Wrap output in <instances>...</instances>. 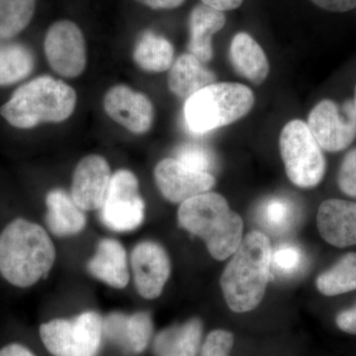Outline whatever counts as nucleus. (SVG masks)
Returning a JSON list of instances; mask_svg holds the SVG:
<instances>
[{
    "mask_svg": "<svg viewBox=\"0 0 356 356\" xmlns=\"http://www.w3.org/2000/svg\"><path fill=\"white\" fill-rule=\"evenodd\" d=\"M56 248L46 229L28 220H13L0 233V274L16 287L46 277L55 264Z\"/></svg>",
    "mask_w": 356,
    "mask_h": 356,
    "instance_id": "f257e3e1",
    "label": "nucleus"
},
{
    "mask_svg": "<svg viewBox=\"0 0 356 356\" xmlns=\"http://www.w3.org/2000/svg\"><path fill=\"white\" fill-rule=\"evenodd\" d=\"M270 242L261 232H252L234 252L221 278L225 299L232 311L257 308L266 293L271 266Z\"/></svg>",
    "mask_w": 356,
    "mask_h": 356,
    "instance_id": "f03ea898",
    "label": "nucleus"
},
{
    "mask_svg": "<svg viewBox=\"0 0 356 356\" xmlns=\"http://www.w3.org/2000/svg\"><path fill=\"white\" fill-rule=\"evenodd\" d=\"M177 216L180 226L202 238L218 261L228 259L242 243V218L220 194L207 192L184 201Z\"/></svg>",
    "mask_w": 356,
    "mask_h": 356,
    "instance_id": "7ed1b4c3",
    "label": "nucleus"
},
{
    "mask_svg": "<svg viewBox=\"0 0 356 356\" xmlns=\"http://www.w3.org/2000/svg\"><path fill=\"white\" fill-rule=\"evenodd\" d=\"M76 93L69 84L43 76L14 91L10 99L2 105L0 115L11 126L32 129L42 123H60L74 113Z\"/></svg>",
    "mask_w": 356,
    "mask_h": 356,
    "instance_id": "20e7f679",
    "label": "nucleus"
},
{
    "mask_svg": "<svg viewBox=\"0 0 356 356\" xmlns=\"http://www.w3.org/2000/svg\"><path fill=\"white\" fill-rule=\"evenodd\" d=\"M254 102L252 89L243 84L215 83L186 100L185 121L192 132L208 133L242 119Z\"/></svg>",
    "mask_w": 356,
    "mask_h": 356,
    "instance_id": "39448f33",
    "label": "nucleus"
},
{
    "mask_svg": "<svg viewBox=\"0 0 356 356\" xmlns=\"http://www.w3.org/2000/svg\"><path fill=\"white\" fill-rule=\"evenodd\" d=\"M39 336L51 356H99L105 341L103 317L90 310L53 318L40 325Z\"/></svg>",
    "mask_w": 356,
    "mask_h": 356,
    "instance_id": "423d86ee",
    "label": "nucleus"
},
{
    "mask_svg": "<svg viewBox=\"0 0 356 356\" xmlns=\"http://www.w3.org/2000/svg\"><path fill=\"white\" fill-rule=\"evenodd\" d=\"M281 158L292 184L302 188L317 186L324 178L325 159L322 149L305 122H288L280 133Z\"/></svg>",
    "mask_w": 356,
    "mask_h": 356,
    "instance_id": "0eeeda50",
    "label": "nucleus"
},
{
    "mask_svg": "<svg viewBox=\"0 0 356 356\" xmlns=\"http://www.w3.org/2000/svg\"><path fill=\"white\" fill-rule=\"evenodd\" d=\"M145 208L137 177L128 170L115 172L99 209L103 224L118 233L134 231L144 222Z\"/></svg>",
    "mask_w": 356,
    "mask_h": 356,
    "instance_id": "6e6552de",
    "label": "nucleus"
},
{
    "mask_svg": "<svg viewBox=\"0 0 356 356\" xmlns=\"http://www.w3.org/2000/svg\"><path fill=\"white\" fill-rule=\"evenodd\" d=\"M308 125L321 149L330 153L343 151L356 138V118L353 102L343 109L332 100H322L311 110Z\"/></svg>",
    "mask_w": 356,
    "mask_h": 356,
    "instance_id": "1a4fd4ad",
    "label": "nucleus"
},
{
    "mask_svg": "<svg viewBox=\"0 0 356 356\" xmlns=\"http://www.w3.org/2000/svg\"><path fill=\"white\" fill-rule=\"evenodd\" d=\"M44 50L49 65L60 76L72 79L81 76L86 69L83 34L72 21H58L49 28Z\"/></svg>",
    "mask_w": 356,
    "mask_h": 356,
    "instance_id": "9d476101",
    "label": "nucleus"
},
{
    "mask_svg": "<svg viewBox=\"0 0 356 356\" xmlns=\"http://www.w3.org/2000/svg\"><path fill=\"white\" fill-rule=\"evenodd\" d=\"M105 341L127 356H138L153 343L154 325L151 314L146 311L133 314L112 312L103 317Z\"/></svg>",
    "mask_w": 356,
    "mask_h": 356,
    "instance_id": "9b49d317",
    "label": "nucleus"
},
{
    "mask_svg": "<svg viewBox=\"0 0 356 356\" xmlns=\"http://www.w3.org/2000/svg\"><path fill=\"white\" fill-rule=\"evenodd\" d=\"M130 262L138 293L145 299L158 298L172 271L165 248L153 241L140 242L133 248Z\"/></svg>",
    "mask_w": 356,
    "mask_h": 356,
    "instance_id": "f8f14e48",
    "label": "nucleus"
},
{
    "mask_svg": "<svg viewBox=\"0 0 356 356\" xmlns=\"http://www.w3.org/2000/svg\"><path fill=\"white\" fill-rule=\"evenodd\" d=\"M154 180L161 195L172 203H184L207 193L216 184L211 173L192 170L173 158L159 161L154 168Z\"/></svg>",
    "mask_w": 356,
    "mask_h": 356,
    "instance_id": "ddd939ff",
    "label": "nucleus"
},
{
    "mask_svg": "<svg viewBox=\"0 0 356 356\" xmlns=\"http://www.w3.org/2000/svg\"><path fill=\"white\" fill-rule=\"evenodd\" d=\"M103 106L112 120L137 135L147 133L153 125L154 111L151 100L127 86L110 88Z\"/></svg>",
    "mask_w": 356,
    "mask_h": 356,
    "instance_id": "4468645a",
    "label": "nucleus"
},
{
    "mask_svg": "<svg viewBox=\"0 0 356 356\" xmlns=\"http://www.w3.org/2000/svg\"><path fill=\"white\" fill-rule=\"evenodd\" d=\"M112 175L109 163L103 156H84L74 172L72 198L83 211L99 210L106 198Z\"/></svg>",
    "mask_w": 356,
    "mask_h": 356,
    "instance_id": "2eb2a0df",
    "label": "nucleus"
},
{
    "mask_svg": "<svg viewBox=\"0 0 356 356\" xmlns=\"http://www.w3.org/2000/svg\"><path fill=\"white\" fill-rule=\"evenodd\" d=\"M318 229L325 242L337 248L356 245V203L329 199L321 204Z\"/></svg>",
    "mask_w": 356,
    "mask_h": 356,
    "instance_id": "dca6fc26",
    "label": "nucleus"
},
{
    "mask_svg": "<svg viewBox=\"0 0 356 356\" xmlns=\"http://www.w3.org/2000/svg\"><path fill=\"white\" fill-rule=\"evenodd\" d=\"M88 273L114 289L127 287L130 269L127 252L119 241L103 238L88 262Z\"/></svg>",
    "mask_w": 356,
    "mask_h": 356,
    "instance_id": "f3484780",
    "label": "nucleus"
},
{
    "mask_svg": "<svg viewBox=\"0 0 356 356\" xmlns=\"http://www.w3.org/2000/svg\"><path fill=\"white\" fill-rule=\"evenodd\" d=\"M226 25V15L205 4H197L189 16L188 50L203 64L213 58L212 37Z\"/></svg>",
    "mask_w": 356,
    "mask_h": 356,
    "instance_id": "a211bd4d",
    "label": "nucleus"
},
{
    "mask_svg": "<svg viewBox=\"0 0 356 356\" xmlns=\"http://www.w3.org/2000/svg\"><path fill=\"white\" fill-rule=\"evenodd\" d=\"M202 339V321L192 318L184 324L161 330L154 337L152 346L156 356H197Z\"/></svg>",
    "mask_w": 356,
    "mask_h": 356,
    "instance_id": "6ab92c4d",
    "label": "nucleus"
},
{
    "mask_svg": "<svg viewBox=\"0 0 356 356\" xmlns=\"http://www.w3.org/2000/svg\"><path fill=\"white\" fill-rule=\"evenodd\" d=\"M229 57L238 76L255 86L266 81L269 74L268 60L261 44L248 33L235 35L229 46Z\"/></svg>",
    "mask_w": 356,
    "mask_h": 356,
    "instance_id": "aec40b11",
    "label": "nucleus"
},
{
    "mask_svg": "<svg viewBox=\"0 0 356 356\" xmlns=\"http://www.w3.org/2000/svg\"><path fill=\"white\" fill-rule=\"evenodd\" d=\"M47 226L53 235L65 238L76 236L86 228L83 210L74 202L72 196L62 189H53L46 197Z\"/></svg>",
    "mask_w": 356,
    "mask_h": 356,
    "instance_id": "412c9836",
    "label": "nucleus"
},
{
    "mask_svg": "<svg viewBox=\"0 0 356 356\" xmlns=\"http://www.w3.org/2000/svg\"><path fill=\"white\" fill-rule=\"evenodd\" d=\"M170 70L168 88L182 99H188L216 81V74L191 53L180 56Z\"/></svg>",
    "mask_w": 356,
    "mask_h": 356,
    "instance_id": "4be33fe9",
    "label": "nucleus"
},
{
    "mask_svg": "<svg viewBox=\"0 0 356 356\" xmlns=\"http://www.w3.org/2000/svg\"><path fill=\"white\" fill-rule=\"evenodd\" d=\"M134 60L140 69L149 72H163L172 67L175 49L168 39L146 31L136 44Z\"/></svg>",
    "mask_w": 356,
    "mask_h": 356,
    "instance_id": "5701e85b",
    "label": "nucleus"
},
{
    "mask_svg": "<svg viewBox=\"0 0 356 356\" xmlns=\"http://www.w3.org/2000/svg\"><path fill=\"white\" fill-rule=\"evenodd\" d=\"M298 210L290 199L267 198L259 206V224L274 235H284L291 231L298 221Z\"/></svg>",
    "mask_w": 356,
    "mask_h": 356,
    "instance_id": "b1692460",
    "label": "nucleus"
},
{
    "mask_svg": "<svg viewBox=\"0 0 356 356\" xmlns=\"http://www.w3.org/2000/svg\"><path fill=\"white\" fill-rule=\"evenodd\" d=\"M34 57L20 44H0V86L18 83L31 74Z\"/></svg>",
    "mask_w": 356,
    "mask_h": 356,
    "instance_id": "393cba45",
    "label": "nucleus"
},
{
    "mask_svg": "<svg viewBox=\"0 0 356 356\" xmlns=\"http://www.w3.org/2000/svg\"><path fill=\"white\" fill-rule=\"evenodd\" d=\"M318 291L325 296H337L356 290V254L341 257L329 270L317 280Z\"/></svg>",
    "mask_w": 356,
    "mask_h": 356,
    "instance_id": "a878e982",
    "label": "nucleus"
},
{
    "mask_svg": "<svg viewBox=\"0 0 356 356\" xmlns=\"http://www.w3.org/2000/svg\"><path fill=\"white\" fill-rule=\"evenodd\" d=\"M36 0H0V38L11 39L31 22Z\"/></svg>",
    "mask_w": 356,
    "mask_h": 356,
    "instance_id": "bb28decb",
    "label": "nucleus"
},
{
    "mask_svg": "<svg viewBox=\"0 0 356 356\" xmlns=\"http://www.w3.org/2000/svg\"><path fill=\"white\" fill-rule=\"evenodd\" d=\"M173 159L195 172L210 173L214 166L212 153L207 147L197 143H186L178 147Z\"/></svg>",
    "mask_w": 356,
    "mask_h": 356,
    "instance_id": "cd10ccee",
    "label": "nucleus"
},
{
    "mask_svg": "<svg viewBox=\"0 0 356 356\" xmlns=\"http://www.w3.org/2000/svg\"><path fill=\"white\" fill-rule=\"evenodd\" d=\"M304 262V255L298 247L282 245L271 254V264L282 274H294L300 270Z\"/></svg>",
    "mask_w": 356,
    "mask_h": 356,
    "instance_id": "c85d7f7f",
    "label": "nucleus"
},
{
    "mask_svg": "<svg viewBox=\"0 0 356 356\" xmlns=\"http://www.w3.org/2000/svg\"><path fill=\"white\" fill-rule=\"evenodd\" d=\"M234 346V336L225 330H215L201 346L200 356H229Z\"/></svg>",
    "mask_w": 356,
    "mask_h": 356,
    "instance_id": "c756f323",
    "label": "nucleus"
},
{
    "mask_svg": "<svg viewBox=\"0 0 356 356\" xmlns=\"http://www.w3.org/2000/svg\"><path fill=\"white\" fill-rule=\"evenodd\" d=\"M337 184L344 194L356 198V149H351L344 156L337 175Z\"/></svg>",
    "mask_w": 356,
    "mask_h": 356,
    "instance_id": "7c9ffc66",
    "label": "nucleus"
},
{
    "mask_svg": "<svg viewBox=\"0 0 356 356\" xmlns=\"http://www.w3.org/2000/svg\"><path fill=\"white\" fill-rule=\"evenodd\" d=\"M310 1L316 6L331 13H348L356 7V0H310Z\"/></svg>",
    "mask_w": 356,
    "mask_h": 356,
    "instance_id": "2f4dec72",
    "label": "nucleus"
},
{
    "mask_svg": "<svg viewBox=\"0 0 356 356\" xmlns=\"http://www.w3.org/2000/svg\"><path fill=\"white\" fill-rule=\"evenodd\" d=\"M337 327L344 332L356 336V305L341 312L336 318Z\"/></svg>",
    "mask_w": 356,
    "mask_h": 356,
    "instance_id": "473e14b6",
    "label": "nucleus"
},
{
    "mask_svg": "<svg viewBox=\"0 0 356 356\" xmlns=\"http://www.w3.org/2000/svg\"><path fill=\"white\" fill-rule=\"evenodd\" d=\"M143 6H146L152 9H170L177 8V7L181 6L184 3L185 0H136Z\"/></svg>",
    "mask_w": 356,
    "mask_h": 356,
    "instance_id": "72a5a7b5",
    "label": "nucleus"
},
{
    "mask_svg": "<svg viewBox=\"0 0 356 356\" xmlns=\"http://www.w3.org/2000/svg\"><path fill=\"white\" fill-rule=\"evenodd\" d=\"M201 2L205 6L225 13V11L235 10L238 8L242 6L243 0H201Z\"/></svg>",
    "mask_w": 356,
    "mask_h": 356,
    "instance_id": "f704fd0d",
    "label": "nucleus"
},
{
    "mask_svg": "<svg viewBox=\"0 0 356 356\" xmlns=\"http://www.w3.org/2000/svg\"><path fill=\"white\" fill-rule=\"evenodd\" d=\"M0 356H37L24 344L13 343L7 344L0 350Z\"/></svg>",
    "mask_w": 356,
    "mask_h": 356,
    "instance_id": "c9c22d12",
    "label": "nucleus"
},
{
    "mask_svg": "<svg viewBox=\"0 0 356 356\" xmlns=\"http://www.w3.org/2000/svg\"><path fill=\"white\" fill-rule=\"evenodd\" d=\"M353 108H355V118H356V86L355 91V99H353Z\"/></svg>",
    "mask_w": 356,
    "mask_h": 356,
    "instance_id": "e433bc0d",
    "label": "nucleus"
}]
</instances>
